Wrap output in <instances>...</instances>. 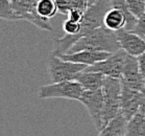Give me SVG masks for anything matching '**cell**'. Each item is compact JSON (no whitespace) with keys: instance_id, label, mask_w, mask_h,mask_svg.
<instances>
[{"instance_id":"6da1fadb","label":"cell","mask_w":145,"mask_h":136,"mask_svg":"<svg viewBox=\"0 0 145 136\" xmlns=\"http://www.w3.org/2000/svg\"><path fill=\"white\" fill-rule=\"evenodd\" d=\"M118 49H120V46L117 40L116 32L102 25L80 37L67 53H77L80 50L115 53Z\"/></svg>"},{"instance_id":"7a4b0ae2","label":"cell","mask_w":145,"mask_h":136,"mask_svg":"<svg viewBox=\"0 0 145 136\" xmlns=\"http://www.w3.org/2000/svg\"><path fill=\"white\" fill-rule=\"evenodd\" d=\"M121 89L122 84L120 79L106 76L103 86L101 88L102 95H103V111H102L103 127L110 120L115 118L120 112Z\"/></svg>"},{"instance_id":"3957f363","label":"cell","mask_w":145,"mask_h":136,"mask_svg":"<svg viewBox=\"0 0 145 136\" xmlns=\"http://www.w3.org/2000/svg\"><path fill=\"white\" fill-rule=\"evenodd\" d=\"M87 67L88 66L84 64L65 61L59 56L51 53L48 58L47 71L52 83H59L65 81H74L76 76Z\"/></svg>"},{"instance_id":"277c9868","label":"cell","mask_w":145,"mask_h":136,"mask_svg":"<svg viewBox=\"0 0 145 136\" xmlns=\"http://www.w3.org/2000/svg\"><path fill=\"white\" fill-rule=\"evenodd\" d=\"M84 92V88L76 81H65L59 83L44 85L38 91L39 99H67L78 101Z\"/></svg>"},{"instance_id":"5b68a950","label":"cell","mask_w":145,"mask_h":136,"mask_svg":"<svg viewBox=\"0 0 145 136\" xmlns=\"http://www.w3.org/2000/svg\"><path fill=\"white\" fill-rule=\"evenodd\" d=\"M126 55L127 53L120 48L115 53H111L110 57H108L106 59L96 64L90 65L85 70L100 72L106 76L120 79L122 76V70H123V65H124Z\"/></svg>"},{"instance_id":"8992f818","label":"cell","mask_w":145,"mask_h":136,"mask_svg":"<svg viewBox=\"0 0 145 136\" xmlns=\"http://www.w3.org/2000/svg\"><path fill=\"white\" fill-rule=\"evenodd\" d=\"M78 102L86 107L87 111L92 120L97 131H100L103 127L102 123V111H103V95L101 89L84 90Z\"/></svg>"},{"instance_id":"52a82bcc","label":"cell","mask_w":145,"mask_h":136,"mask_svg":"<svg viewBox=\"0 0 145 136\" xmlns=\"http://www.w3.org/2000/svg\"><path fill=\"white\" fill-rule=\"evenodd\" d=\"M120 80L124 85H126L132 89L138 90V91H142L145 89L144 82H143L142 76L140 73V69H139V63L137 57L126 55Z\"/></svg>"},{"instance_id":"ba28073f","label":"cell","mask_w":145,"mask_h":136,"mask_svg":"<svg viewBox=\"0 0 145 136\" xmlns=\"http://www.w3.org/2000/svg\"><path fill=\"white\" fill-rule=\"evenodd\" d=\"M119 46L127 55L139 57L145 53V40L142 37L122 28L116 32Z\"/></svg>"},{"instance_id":"9c48e42d","label":"cell","mask_w":145,"mask_h":136,"mask_svg":"<svg viewBox=\"0 0 145 136\" xmlns=\"http://www.w3.org/2000/svg\"><path fill=\"white\" fill-rule=\"evenodd\" d=\"M121 97H120V113L129 120L136 113H138L142 91L132 89L122 83Z\"/></svg>"},{"instance_id":"30bf717a","label":"cell","mask_w":145,"mask_h":136,"mask_svg":"<svg viewBox=\"0 0 145 136\" xmlns=\"http://www.w3.org/2000/svg\"><path fill=\"white\" fill-rule=\"evenodd\" d=\"M112 53H105V51H94V50H80L73 53H65L59 58L65 61L74 62V63L84 64L87 66L93 65L106 59Z\"/></svg>"},{"instance_id":"8fae6325","label":"cell","mask_w":145,"mask_h":136,"mask_svg":"<svg viewBox=\"0 0 145 136\" xmlns=\"http://www.w3.org/2000/svg\"><path fill=\"white\" fill-rule=\"evenodd\" d=\"M106 80V76H103L100 72H95V71H88L84 70L79 72L76 76L75 80L80 84V86L84 88V90H98L101 89Z\"/></svg>"},{"instance_id":"7c38bea8","label":"cell","mask_w":145,"mask_h":136,"mask_svg":"<svg viewBox=\"0 0 145 136\" xmlns=\"http://www.w3.org/2000/svg\"><path fill=\"white\" fill-rule=\"evenodd\" d=\"M126 124L127 120L119 112L115 118L110 120L100 131H98L97 136H124Z\"/></svg>"},{"instance_id":"4fadbf2b","label":"cell","mask_w":145,"mask_h":136,"mask_svg":"<svg viewBox=\"0 0 145 136\" xmlns=\"http://www.w3.org/2000/svg\"><path fill=\"white\" fill-rule=\"evenodd\" d=\"M124 136H145V117L140 113H136L127 120Z\"/></svg>"},{"instance_id":"5bb4252c","label":"cell","mask_w":145,"mask_h":136,"mask_svg":"<svg viewBox=\"0 0 145 136\" xmlns=\"http://www.w3.org/2000/svg\"><path fill=\"white\" fill-rule=\"evenodd\" d=\"M36 12L40 17L50 20L59 12L54 0H38L36 4Z\"/></svg>"},{"instance_id":"9a60e30c","label":"cell","mask_w":145,"mask_h":136,"mask_svg":"<svg viewBox=\"0 0 145 136\" xmlns=\"http://www.w3.org/2000/svg\"><path fill=\"white\" fill-rule=\"evenodd\" d=\"M56 1L59 12L63 14H68L70 10L72 9H79L82 11L87 10L89 7L88 0H54Z\"/></svg>"},{"instance_id":"2e32d148","label":"cell","mask_w":145,"mask_h":136,"mask_svg":"<svg viewBox=\"0 0 145 136\" xmlns=\"http://www.w3.org/2000/svg\"><path fill=\"white\" fill-rule=\"evenodd\" d=\"M125 5L131 15L136 19L145 13V0H125Z\"/></svg>"},{"instance_id":"e0dca14e","label":"cell","mask_w":145,"mask_h":136,"mask_svg":"<svg viewBox=\"0 0 145 136\" xmlns=\"http://www.w3.org/2000/svg\"><path fill=\"white\" fill-rule=\"evenodd\" d=\"M0 19L8 21L18 20L13 12L10 0H0Z\"/></svg>"},{"instance_id":"ac0fdd59","label":"cell","mask_w":145,"mask_h":136,"mask_svg":"<svg viewBox=\"0 0 145 136\" xmlns=\"http://www.w3.org/2000/svg\"><path fill=\"white\" fill-rule=\"evenodd\" d=\"M131 32L136 34V35H138V36L142 37V38L144 39L145 38V13L137 19L135 26L133 27V30H131Z\"/></svg>"},{"instance_id":"d6986e66","label":"cell","mask_w":145,"mask_h":136,"mask_svg":"<svg viewBox=\"0 0 145 136\" xmlns=\"http://www.w3.org/2000/svg\"><path fill=\"white\" fill-rule=\"evenodd\" d=\"M63 28L66 32V34H69V35H77L79 33V30H80V23L73 22V21H70L67 19L63 24Z\"/></svg>"},{"instance_id":"ffe728a7","label":"cell","mask_w":145,"mask_h":136,"mask_svg":"<svg viewBox=\"0 0 145 136\" xmlns=\"http://www.w3.org/2000/svg\"><path fill=\"white\" fill-rule=\"evenodd\" d=\"M84 11L79 10V9H72L70 10L67 14L68 16V20L73 21V22H77V23H80L84 18Z\"/></svg>"},{"instance_id":"44dd1931","label":"cell","mask_w":145,"mask_h":136,"mask_svg":"<svg viewBox=\"0 0 145 136\" xmlns=\"http://www.w3.org/2000/svg\"><path fill=\"white\" fill-rule=\"evenodd\" d=\"M138 58V63H139V69H140V73L142 76V79H143V82H144L145 85V53L140 55Z\"/></svg>"},{"instance_id":"7402d4cb","label":"cell","mask_w":145,"mask_h":136,"mask_svg":"<svg viewBox=\"0 0 145 136\" xmlns=\"http://www.w3.org/2000/svg\"><path fill=\"white\" fill-rule=\"evenodd\" d=\"M141 115L145 117V89L142 91V96H141V102H140V106H139V111Z\"/></svg>"},{"instance_id":"603a6c76","label":"cell","mask_w":145,"mask_h":136,"mask_svg":"<svg viewBox=\"0 0 145 136\" xmlns=\"http://www.w3.org/2000/svg\"><path fill=\"white\" fill-rule=\"evenodd\" d=\"M96 1H98V0H88V3H89V5H91V4L95 3Z\"/></svg>"},{"instance_id":"cb8c5ba5","label":"cell","mask_w":145,"mask_h":136,"mask_svg":"<svg viewBox=\"0 0 145 136\" xmlns=\"http://www.w3.org/2000/svg\"><path fill=\"white\" fill-rule=\"evenodd\" d=\"M144 40H145V38H144Z\"/></svg>"}]
</instances>
